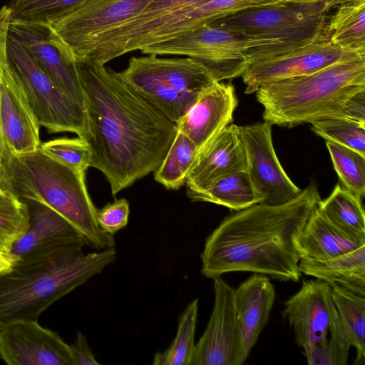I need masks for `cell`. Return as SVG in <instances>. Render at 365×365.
I'll list each match as a JSON object with an SVG mask.
<instances>
[{"label":"cell","instance_id":"obj_10","mask_svg":"<svg viewBox=\"0 0 365 365\" xmlns=\"http://www.w3.org/2000/svg\"><path fill=\"white\" fill-rule=\"evenodd\" d=\"M150 0H86L50 26L76 61L86 58L101 34L140 14Z\"/></svg>","mask_w":365,"mask_h":365},{"label":"cell","instance_id":"obj_27","mask_svg":"<svg viewBox=\"0 0 365 365\" xmlns=\"http://www.w3.org/2000/svg\"><path fill=\"white\" fill-rule=\"evenodd\" d=\"M317 207L334 224L353 235L365 237L362 199L337 183L331 193L320 200Z\"/></svg>","mask_w":365,"mask_h":365},{"label":"cell","instance_id":"obj_14","mask_svg":"<svg viewBox=\"0 0 365 365\" xmlns=\"http://www.w3.org/2000/svg\"><path fill=\"white\" fill-rule=\"evenodd\" d=\"M363 58L365 55L344 49L324 39L249 64L241 77L245 85V93L251 94L270 82L308 75L336 63Z\"/></svg>","mask_w":365,"mask_h":365},{"label":"cell","instance_id":"obj_35","mask_svg":"<svg viewBox=\"0 0 365 365\" xmlns=\"http://www.w3.org/2000/svg\"><path fill=\"white\" fill-rule=\"evenodd\" d=\"M38 149L47 156L74 170L86 172L90 167L89 145L78 136L51 140L41 143Z\"/></svg>","mask_w":365,"mask_h":365},{"label":"cell","instance_id":"obj_24","mask_svg":"<svg viewBox=\"0 0 365 365\" xmlns=\"http://www.w3.org/2000/svg\"><path fill=\"white\" fill-rule=\"evenodd\" d=\"M299 269L301 274L365 297V245L324 261L301 259Z\"/></svg>","mask_w":365,"mask_h":365},{"label":"cell","instance_id":"obj_26","mask_svg":"<svg viewBox=\"0 0 365 365\" xmlns=\"http://www.w3.org/2000/svg\"><path fill=\"white\" fill-rule=\"evenodd\" d=\"M327 35L332 43L365 55V0H341L329 17Z\"/></svg>","mask_w":365,"mask_h":365},{"label":"cell","instance_id":"obj_15","mask_svg":"<svg viewBox=\"0 0 365 365\" xmlns=\"http://www.w3.org/2000/svg\"><path fill=\"white\" fill-rule=\"evenodd\" d=\"M9 31L23 42L58 88L83 106V93L76 61L71 50L51 27L45 24L11 20Z\"/></svg>","mask_w":365,"mask_h":365},{"label":"cell","instance_id":"obj_22","mask_svg":"<svg viewBox=\"0 0 365 365\" xmlns=\"http://www.w3.org/2000/svg\"><path fill=\"white\" fill-rule=\"evenodd\" d=\"M364 245L365 237L344 231L329 220L317 206L302 230L299 249L301 259L324 261Z\"/></svg>","mask_w":365,"mask_h":365},{"label":"cell","instance_id":"obj_39","mask_svg":"<svg viewBox=\"0 0 365 365\" xmlns=\"http://www.w3.org/2000/svg\"><path fill=\"white\" fill-rule=\"evenodd\" d=\"M11 20V11L7 6L0 9V81L4 68L7 62V38Z\"/></svg>","mask_w":365,"mask_h":365},{"label":"cell","instance_id":"obj_3","mask_svg":"<svg viewBox=\"0 0 365 365\" xmlns=\"http://www.w3.org/2000/svg\"><path fill=\"white\" fill-rule=\"evenodd\" d=\"M3 163L17 196L56 211L79 232L85 245L96 250L115 248L113 235L98 224V209L86 187V172L68 167L39 149L22 155L6 149Z\"/></svg>","mask_w":365,"mask_h":365},{"label":"cell","instance_id":"obj_36","mask_svg":"<svg viewBox=\"0 0 365 365\" xmlns=\"http://www.w3.org/2000/svg\"><path fill=\"white\" fill-rule=\"evenodd\" d=\"M349 347L331 336L303 348L309 365H346Z\"/></svg>","mask_w":365,"mask_h":365},{"label":"cell","instance_id":"obj_34","mask_svg":"<svg viewBox=\"0 0 365 365\" xmlns=\"http://www.w3.org/2000/svg\"><path fill=\"white\" fill-rule=\"evenodd\" d=\"M202 1L203 0H150L140 14L98 36L92 43L91 52L98 45L116 39L159 16Z\"/></svg>","mask_w":365,"mask_h":365},{"label":"cell","instance_id":"obj_32","mask_svg":"<svg viewBox=\"0 0 365 365\" xmlns=\"http://www.w3.org/2000/svg\"><path fill=\"white\" fill-rule=\"evenodd\" d=\"M86 0H12L11 21L51 26Z\"/></svg>","mask_w":365,"mask_h":365},{"label":"cell","instance_id":"obj_29","mask_svg":"<svg viewBox=\"0 0 365 365\" xmlns=\"http://www.w3.org/2000/svg\"><path fill=\"white\" fill-rule=\"evenodd\" d=\"M198 299L191 301L179 317L175 337L168 349L155 354V365H190L195 342Z\"/></svg>","mask_w":365,"mask_h":365},{"label":"cell","instance_id":"obj_1","mask_svg":"<svg viewBox=\"0 0 365 365\" xmlns=\"http://www.w3.org/2000/svg\"><path fill=\"white\" fill-rule=\"evenodd\" d=\"M76 66L90 167L104 175L115 195L158 168L177 125L105 64L86 58L76 60Z\"/></svg>","mask_w":365,"mask_h":365},{"label":"cell","instance_id":"obj_37","mask_svg":"<svg viewBox=\"0 0 365 365\" xmlns=\"http://www.w3.org/2000/svg\"><path fill=\"white\" fill-rule=\"evenodd\" d=\"M129 214V202L126 199L121 198L115 200L113 202L108 203L101 210H98L96 218L101 229L113 235L127 225Z\"/></svg>","mask_w":365,"mask_h":365},{"label":"cell","instance_id":"obj_40","mask_svg":"<svg viewBox=\"0 0 365 365\" xmlns=\"http://www.w3.org/2000/svg\"><path fill=\"white\" fill-rule=\"evenodd\" d=\"M6 190H11V185L6 170L2 162L0 165V192Z\"/></svg>","mask_w":365,"mask_h":365},{"label":"cell","instance_id":"obj_28","mask_svg":"<svg viewBox=\"0 0 365 365\" xmlns=\"http://www.w3.org/2000/svg\"><path fill=\"white\" fill-rule=\"evenodd\" d=\"M197 152L193 142L177 129L165 158L154 171L155 180L167 189L178 190L185 184Z\"/></svg>","mask_w":365,"mask_h":365},{"label":"cell","instance_id":"obj_42","mask_svg":"<svg viewBox=\"0 0 365 365\" xmlns=\"http://www.w3.org/2000/svg\"><path fill=\"white\" fill-rule=\"evenodd\" d=\"M279 2L284 3H297V4H307L315 3L320 1H334L339 4L341 0H278Z\"/></svg>","mask_w":365,"mask_h":365},{"label":"cell","instance_id":"obj_20","mask_svg":"<svg viewBox=\"0 0 365 365\" xmlns=\"http://www.w3.org/2000/svg\"><path fill=\"white\" fill-rule=\"evenodd\" d=\"M247 170L239 125L230 123L200 151L187 175V193L202 191L220 178Z\"/></svg>","mask_w":365,"mask_h":365},{"label":"cell","instance_id":"obj_2","mask_svg":"<svg viewBox=\"0 0 365 365\" xmlns=\"http://www.w3.org/2000/svg\"><path fill=\"white\" fill-rule=\"evenodd\" d=\"M321 197L311 182L292 200L258 203L225 217L205 240L201 272L214 279L232 272H251L297 282L302 230Z\"/></svg>","mask_w":365,"mask_h":365},{"label":"cell","instance_id":"obj_23","mask_svg":"<svg viewBox=\"0 0 365 365\" xmlns=\"http://www.w3.org/2000/svg\"><path fill=\"white\" fill-rule=\"evenodd\" d=\"M336 307L329 328L331 336L339 342L354 346L355 364L365 362V298L336 284H331Z\"/></svg>","mask_w":365,"mask_h":365},{"label":"cell","instance_id":"obj_25","mask_svg":"<svg viewBox=\"0 0 365 365\" xmlns=\"http://www.w3.org/2000/svg\"><path fill=\"white\" fill-rule=\"evenodd\" d=\"M187 194L192 201L214 203L236 212L262 202L247 170L225 175L202 191Z\"/></svg>","mask_w":365,"mask_h":365},{"label":"cell","instance_id":"obj_16","mask_svg":"<svg viewBox=\"0 0 365 365\" xmlns=\"http://www.w3.org/2000/svg\"><path fill=\"white\" fill-rule=\"evenodd\" d=\"M0 359L9 365H76L70 345L37 320L0 330Z\"/></svg>","mask_w":365,"mask_h":365},{"label":"cell","instance_id":"obj_12","mask_svg":"<svg viewBox=\"0 0 365 365\" xmlns=\"http://www.w3.org/2000/svg\"><path fill=\"white\" fill-rule=\"evenodd\" d=\"M246 154L247 171L262 203L280 205L296 197L302 189L289 178L276 155L272 125L263 122L239 126Z\"/></svg>","mask_w":365,"mask_h":365},{"label":"cell","instance_id":"obj_30","mask_svg":"<svg viewBox=\"0 0 365 365\" xmlns=\"http://www.w3.org/2000/svg\"><path fill=\"white\" fill-rule=\"evenodd\" d=\"M29 224L27 202L13 191L0 192V254L9 256L14 243Z\"/></svg>","mask_w":365,"mask_h":365},{"label":"cell","instance_id":"obj_19","mask_svg":"<svg viewBox=\"0 0 365 365\" xmlns=\"http://www.w3.org/2000/svg\"><path fill=\"white\" fill-rule=\"evenodd\" d=\"M40 125L7 62L0 81V135L8 150L22 155L41 145Z\"/></svg>","mask_w":365,"mask_h":365},{"label":"cell","instance_id":"obj_8","mask_svg":"<svg viewBox=\"0 0 365 365\" xmlns=\"http://www.w3.org/2000/svg\"><path fill=\"white\" fill-rule=\"evenodd\" d=\"M7 64L40 125L50 133L71 132L82 138L83 107L65 95L37 63L23 42L9 31Z\"/></svg>","mask_w":365,"mask_h":365},{"label":"cell","instance_id":"obj_4","mask_svg":"<svg viewBox=\"0 0 365 365\" xmlns=\"http://www.w3.org/2000/svg\"><path fill=\"white\" fill-rule=\"evenodd\" d=\"M115 259V248H108L13 264L0 274V330L16 322L37 320L50 305Z\"/></svg>","mask_w":365,"mask_h":365},{"label":"cell","instance_id":"obj_13","mask_svg":"<svg viewBox=\"0 0 365 365\" xmlns=\"http://www.w3.org/2000/svg\"><path fill=\"white\" fill-rule=\"evenodd\" d=\"M26 201L29 207V224L11 250L9 257L13 264L82 252L85 244L71 224L49 207Z\"/></svg>","mask_w":365,"mask_h":365},{"label":"cell","instance_id":"obj_5","mask_svg":"<svg viewBox=\"0 0 365 365\" xmlns=\"http://www.w3.org/2000/svg\"><path fill=\"white\" fill-rule=\"evenodd\" d=\"M365 90V58L334 63L314 73L261 86L257 101L264 122L292 128L341 118L347 101Z\"/></svg>","mask_w":365,"mask_h":365},{"label":"cell","instance_id":"obj_33","mask_svg":"<svg viewBox=\"0 0 365 365\" xmlns=\"http://www.w3.org/2000/svg\"><path fill=\"white\" fill-rule=\"evenodd\" d=\"M312 130L325 140L331 141L365 155V123L344 118L315 120Z\"/></svg>","mask_w":365,"mask_h":365},{"label":"cell","instance_id":"obj_41","mask_svg":"<svg viewBox=\"0 0 365 365\" xmlns=\"http://www.w3.org/2000/svg\"><path fill=\"white\" fill-rule=\"evenodd\" d=\"M13 267V262L9 257L0 254V274L9 271Z\"/></svg>","mask_w":365,"mask_h":365},{"label":"cell","instance_id":"obj_11","mask_svg":"<svg viewBox=\"0 0 365 365\" xmlns=\"http://www.w3.org/2000/svg\"><path fill=\"white\" fill-rule=\"evenodd\" d=\"M213 280V308L195 343L190 365H242L248 355L237 317L234 289L220 277Z\"/></svg>","mask_w":365,"mask_h":365},{"label":"cell","instance_id":"obj_17","mask_svg":"<svg viewBox=\"0 0 365 365\" xmlns=\"http://www.w3.org/2000/svg\"><path fill=\"white\" fill-rule=\"evenodd\" d=\"M336 307L329 283L305 279L299 291L285 303L282 314L302 349L327 338Z\"/></svg>","mask_w":365,"mask_h":365},{"label":"cell","instance_id":"obj_9","mask_svg":"<svg viewBox=\"0 0 365 365\" xmlns=\"http://www.w3.org/2000/svg\"><path fill=\"white\" fill-rule=\"evenodd\" d=\"M259 46L261 43L250 36L207 24L140 51L193 58L205 66L216 81H222L241 76L248 66L247 53Z\"/></svg>","mask_w":365,"mask_h":365},{"label":"cell","instance_id":"obj_18","mask_svg":"<svg viewBox=\"0 0 365 365\" xmlns=\"http://www.w3.org/2000/svg\"><path fill=\"white\" fill-rule=\"evenodd\" d=\"M237 103L233 85L216 81L200 92L176 123L177 129L193 142L198 153L232 123Z\"/></svg>","mask_w":365,"mask_h":365},{"label":"cell","instance_id":"obj_38","mask_svg":"<svg viewBox=\"0 0 365 365\" xmlns=\"http://www.w3.org/2000/svg\"><path fill=\"white\" fill-rule=\"evenodd\" d=\"M76 365H98L85 335L78 331L76 338L70 345Z\"/></svg>","mask_w":365,"mask_h":365},{"label":"cell","instance_id":"obj_31","mask_svg":"<svg viewBox=\"0 0 365 365\" xmlns=\"http://www.w3.org/2000/svg\"><path fill=\"white\" fill-rule=\"evenodd\" d=\"M341 185L361 199L365 195V155L340 144L326 140Z\"/></svg>","mask_w":365,"mask_h":365},{"label":"cell","instance_id":"obj_43","mask_svg":"<svg viewBox=\"0 0 365 365\" xmlns=\"http://www.w3.org/2000/svg\"><path fill=\"white\" fill-rule=\"evenodd\" d=\"M6 151V148L3 140L1 139V137L0 135V165L2 163V162L4 159Z\"/></svg>","mask_w":365,"mask_h":365},{"label":"cell","instance_id":"obj_21","mask_svg":"<svg viewBox=\"0 0 365 365\" xmlns=\"http://www.w3.org/2000/svg\"><path fill=\"white\" fill-rule=\"evenodd\" d=\"M235 305L244 346L249 356L267 325L275 289L268 276L253 273L234 289Z\"/></svg>","mask_w":365,"mask_h":365},{"label":"cell","instance_id":"obj_7","mask_svg":"<svg viewBox=\"0 0 365 365\" xmlns=\"http://www.w3.org/2000/svg\"><path fill=\"white\" fill-rule=\"evenodd\" d=\"M131 88L177 123L208 86L216 81L201 63L189 58L132 57L118 73Z\"/></svg>","mask_w":365,"mask_h":365},{"label":"cell","instance_id":"obj_6","mask_svg":"<svg viewBox=\"0 0 365 365\" xmlns=\"http://www.w3.org/2000/svg\"><path fill=\"white\" fill-rule=\"evenodd\" d=\"M334 1L307 4L279 2L250 8L210 24L236 31L261 43L247 53L248 65L329 39V13Z\"/></svg>","mask_w":365,"mask_h":365}]
</instances>
